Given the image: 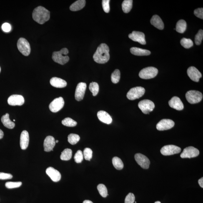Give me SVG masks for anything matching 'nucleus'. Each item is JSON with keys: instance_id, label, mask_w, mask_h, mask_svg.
<instances>
[{"instance_id": "11", "label": "nucleus", "mask_w": 203, "mask_h": 203, "mask_svg": "<svg viewBox=\"0 0 203 203\" xmlns=\"http://www.w3.org/2000/svg\"><path fill=\"white\" fill-rule=\"evenodd\" d=\"M199 154V151L198 149L193 146H189L184 149L183 151L180 156L182 159L184 158H194L197 157Z\"/></svg>"}, {"instance_id": "24", "label": "nucleus", "mask_w": 203, "mask_h": 203, "mask_svg": "<svg viewBox=\"0 0 203 203\" xmlns=\"http://www.w3.org/2000/svg\"><path fill=\"white\" fill-rule=\"evenodd\" d=\"M151 23L152 25L159 30L164 28V24L161 18L157 15L152 16L151 20Z\"/></svg>"}, {"instance_id": "23", "label": "nucleus", "mask_w": 203, "mask_h": 203, "mask_svg": "<svg viewBox=\"0 0 203 203\" xmlns=\"http://www.w3.org/2000/svg\"><path fill=\"white\" fill-rule=\"evenodd\" d=\"M50 82L52 86L56 88H64L67 85V83L64 80L57 77L52 78Z\"/></svg>"}, {"instance_id": "28", "label": "nucleus", "mask_w": 203, "mask_h": 203, "mask_svg": "<svg viewBox=\"0 0 203 203\" xmlns=\"http://www.w3.org/2000/svg\"><path fill=\"white\" fill-rule=\"evenodd\" d=\"M187 28V23L184 20L178 21L176 25V30L178 33H183Z\"/></svg>"}, {"instance_id": "17", "label": "nucleus", "mask_w": 203, "mask_h": 203, "mask_svg": "<svg viewBox=\"0 0 203 203\" xmlns=\"http://www.w3.org/2000/svg\"><path fill=\"white\" fill-rule=\"evenodd\" d=\"M24 97L20 95H12L8 99V104L11 106L22 105L24 104Z\"/></svg>"}, {"instance_id": "21", "label": "nucleus", "mask_w": 203, "mask_h": 203, "mask_svg": "<svg viewBox=\"0 0 203 203\" xmlns=\"http://www.w3.org/2000/svg\"><path fill=\"white\" fill-rule=\"evenodd\" d=\"M29 143V135L26 131H23L20 138V145L21 149L25 150L27 149Z\"/></svg>"}, {"instance_id": "44", "label": "nucleus", "mask_w": 203, "mask_h": 203, "mask_svg": "<svg viewBox=\"0 0 203 203\" xmlns=\"http://www.w3.org/2000/svg\"><path fill=\"white\" fill-rule=\"evenodd\" d=\"M194 14L197 17L203 19V8H197L194 11Z\"/></svg>"}, {"instance_id": "39", "label": "nucleus", "mask_w": 203, "mask_h": 203, "mask_svg": "<svg viewBox=\"0 0 203 203\" xmlns=\"http://www.w3.org/2000/svg\"><path fill=\"white\" fill-rule=\"evenodd\" d=\"M21 185H22V182H8L6 183L5 185L8 189H12L21 187Z\"/></svg>"}, {"instance_id": "48", "label": "nucleus", "mask_w": 203, "mask_h": 203, "mask_svg": "<svg viewBox=\"0 0 203 203\" xmlns=\"http://www.w3.org/2000/svg\"><path fill=\"white\" fill-rule=\"evenodd\" d=\"M4 132H3L2 130H1L0 129V139H2V138L4 137Z\"/></svg>"}, {"instance_id": "16", "label": "nucleus", "mask_w": 203, "mask_h": 203, "mask_svg": "<svg viewBox=\"0 0 203 203\" xmlns=\"http://www.w3.org/2000/svg\"><path fill=\"white\" fill-rule=\"evenodd\" d=\"M187 73L188 76L191 80L196 82H198L200 78L202 76V74L198 70L193 66L188 68Z\"/></svg>"}, {"instance_id": "15", "label": "nucleus", "mask_w": 203, "mask_h": 203, "mask_svg": "<svg viewBox=\"0 0 203 203\" xmlns=\"http://www.w3.org/2000/svg\"><path fill=\"white\" fill-rule=\"evenodd\" d=\"M129 39L132 41H136L143 45L146 44L145 35L144 33L141 32L134 31L131 34L129 35Z\"/></svg>"}, {"instance_id": "30", "label": "nucleus", "mask_w": 203, "mask_h": 203, "mask_svg": "<svg viewBox=\"0 0 203 203\" xmlns=\"http://www.w3.org/2000/svg\"><path fill=\"white\" fill-rule=\"evenodd\" d=\"M72 151L70 149H66L61 152L60 159L61 160L68 161L70 160L72 157Z\"/></svg>"}, {"instance_id": "7", "label": "nucleus", "mask_w": 203, "mask_h": 203, "mask_svg": "<svg viewBox=\"0 0 203 203\" xmlns=\"http://www.w3.org/2000/svg\"><path fill=\"white\" fill-rule=\"evenodd\" d=\"M18 50L24 56H28L30 54L31 47L28 41L24 38H21L17 43Z\"/></svg>"}, {"instance_id": "26", "label": "nucleus", "mask_w": 203, "mask_h": 203, "mask_svg": "<svg viewBox=\"0 0 203 203\" xmlns=\"http://www.w3.org/2000/svg\"><path fill=\"white\" fill-rule=\"evenodd\" d=\"M1 120L4 125L8 129H12L15 127L14 122L10 120L9 118V114L6 113L2 117Z\"/></svg>"}, {"instance_id": "36", "label": "nucleus", "mask_w": 203, "mask_h": 203, "mask_svg": "<svg viewBox=\"0 0 203 203\" xmlns=\"http://www.w3.org/2000/svg\"><path fill=\"white\" fill-rule=\"evenodd\" d=\"M180 43L183 47L186 48V49H189L192 47L193 45V43L190 39H186V38H183L181 40Z\"/></svg>"}, {"instance_id": "49", "label": "nucleus", "mask_w": 203, "mask_h": 203, "mask_svg": "<svg viewBox=\"0 0 203 203\" xmlns=\"http://www.w3.org/2000/svg\"><path fill=\"white\" fill-rule=\"evenodd\" d=\"M83 203H94L91 201L89 200H85L83 202Z\"/></svg>"}, {"instance_id": "12", "label": "nucleus", "mask_w": 203, "mask_h": 203, "mask_svg": "<svg viewBox=\"0 0 203 203\" xmlns=\"http://www.w3.org/2000/svg\"><path fill=\"white\" fill-rule=\"evenodd\" d=\"M174 125V122L172 120L163 119L159 121L156 125V129L159 131L170 129Z\"/></svg>"}, {"instance_id": "41", "label": "nucleus", "mask_w": 203, "mask_h": 203, "mask_svg": "<svg viewBox=\"0 0 203 203\" xmlns=\"http://www.w3.org/2000/svg\"><path fill=\"white\" fill-rule=\"evenodd\" d=\"M83 157L84 156L82 151L78 150L75 154L74 158L75 161L77 163H81L83 160Z\"/></svg>"}, {"instance_id": "53", "label": "nucleus", "mask_w": 203, "mask_h": 203, "mask_svg": "<svg viewBox=\"0 0 203 203\" xmlns=\"http://www.w3.org/2000/svg\"><path fill=\"white\" fill-rule=\"evenodd\" d=\"M14 121H15V120H14Z\"/></svg>"}, {"instance_id": "33", "label": "nucleus", "mask_w": 203, "mask_h": 203, "mask_svg": "<svg viewBox=\"0 0 203 203\" xmlns=\"http://www.w3.org/2000/svg\"><path fill=\"white\" fill-rule=\"evenodd\" d=\"M90 90L92 93L93 96H96L99 91V86L97 83L92 82L90 84L89 86Z\"/></svg>"}, {"instance_id": "37", "label": "nucleus", "mask_w": 203, "mask_h": 203, "mask_svg": "<svg viewBox=\"0 0 203 203\" xmlns=\"http://www.w3.org/2000/svg\"><path fill=\"white\" fill-rule=\"evenodd\" d=\"M97 189L100 194L102 197H106L108 195L107 188L104 184L98 185Z\"/></svg>"}, {"instance_id": "42", "label": "nucleus", "mask_w": 203, "mask_h": 203, "mask_svg": "<svg viewBox=\"0 0 203 203\" xmlns=\"http://www.w3.org/2000/svg\"><path fill=\"white\" fill-rule=\"evenodd\" d=\"M135 200V197L132 193H129L126 196L125 199V203H134Z\"/></svg>"}, {"instance_id": "29", "label": "nucleus", "mask_w": 203, "mask_h": 203, "mask_svg": "<svg viewBox=\"0 0 203 203\" xmlns=\"http://www.w3.org/2000/svg\"><path fill=\"white\" fill-rule=\"evenodd\" d=\"M132 0H124L122 4V9L124 13H128L130 11L132 7Z\"/></svg>"}, {"instance_id": "40", "label": "nucleus", "mask_w": 203, "mask_h": 203, "mask_svg": "<svg viewBox=\"0 0 203 203\" xmlns=\"http://www.w3.org/2000/svg\"><path fill=\"white\" fill-rule=\"evenodd\" d=\"M203 38V31L202 29L199 30L195 38V43L196 45H199L202 42Z\"/></svg>"}, {"instance_id": "35", "label": "nucleus", "mask_w": 203, "mask_h": 203, "mask_svg": "<svg viewBox=\"0 0 203 203\" xmlns=\"http://www.w3.org/2000/svg\"><path fill=\"white\" fill-rule=\"evenodd\" d=\"M121 78V73L119 70L116 69L111 74V80L113 83L117 84L119 82Z\"/></svg>"}, {"instance_id": "46", "label": "nucleus", "mask_w": 203, "mask_h": 203, "mask_svg": "<svg viewBox=\"0 0 203 203\" xmlns=\"http://www.w3.org/2000/svg\"><path fill=\"white\" fill-rule=\"evenodd\" d=\"M2 29L5 32L8 33L11 31V26L10 24L8 23H5L2 25Z\"/></svg>"}, {"instance_id": "1", "label": "nucleus", "mask_w": 203, "mask_h": 203, "mask_svg": "<svg viewBox=\"0 0 203 203\" xmlns=\"http://www.w3.org/2000/svg\"><path fill=\"white\" fill-rule=\"evenodd\" d=\"M109 46L102 43L98 46L93 56L94 61L99 64H104L109 61L110 58Z\"/></svg>"}, {"instance_id": "2", "label": "nucleus", "mask_w": 203, "mask_h": 203, "mask_svg": "<svg viewBox=\"0 0 203 203\" xmlns=\"http://www.w3.org/2000/svg\"><path fill=\"white\" fill-rule=\"evenodd\" d=\"M50 17V13L49 11L42 6H38L33 11V19L39 24H44L49 21Z\"/></svg>"}, {"instance_id": "8", "label": "nucleus", "mask_w": 203, "mask_h": 203, "mask_svg": "<svg viewBox=\"0 0 203 203\" xmlns=\"http://www.w3.org/2000/svg\"><path fill=\"white\" fill-rule=\"evenodd\" d=\"M138 106L144 114H149L155 108V104L152 101L145 99L141 101L138 104Z\"/></svg>"}, {"instance_id": "3", "label": "nucleus", "mask_w": 203, "mask_h": 203, "mask_svg": "<svg viewBox=\"0 0 203 203\" xmlns=\"http://www.w3.org/2000/svg\"><path fill=\"white\" fill-rule=\"evenodd\" d=\"M69 53L67 48H64L60 51L53 52L52 59L55 62L61 65H64L69 60V56H66Z\"/></svg>"}, {"instance_id": "19", "label": "nucleus", "mask_w": 203, "mask_h": 203, "mask_svg": "<svg viewBox=\"0 0 203 203\" xmlns=\"http://www.w3.org/2000/svg\"><path fill=\"white\" fill-rule=\"evenodd\" d=\"M46 173L52 180L54 182H57L61 179L60 173L52 167H49L46 170Z\"/></svg>"}, {"instance_id": "13", "label": "nucleus", "mask_w": 203, "mask_h": 203, "mask_svg": "<svg viewBox=\"0 0 203 203\" xmlns=\"http://www.w3.org/2000/svg\"><path fill=\"white\" fill-rule=\"evenodd\" d=\"M135 159L138 164L143 169H148L149 168L150 161L146 156L138 153L135 155Z\"/></svg>"}, {"instance_id": "18", "label": "nucleus", "mask_w": 203, "mask_h": 203, "mask_svg": "<svg viewBox=\"0 0 203 203\" xmlns=\"http://www.w3.org/2000/svg\"><path fill=\"white\" fill-rule=\"evenodd\" d=\"M170 107L177 110L181 111L184 109V104L180 98L177 96H174L169 101Z\"/></svg>"}, {"instance_id": "6", "label": "nucleus", "mask_w": 203, "mask_h": 203, "mask_svg": "<svg viewBox=\"0 0 203 203\" xmlns=\"http://www.w3.org/2000/svg\"><path fill=\"white\" fill-rule=\"evenodd\" d=\"M145 92V90L144 87L141 86L132 88L128 92L127 94V98L130 100H134L136 99L142 97Z\"/></svg>"}, {"instance_id": "52", "label": "nucleus", "mask_w": 203, "mask_h": 203, "mask_svg": "<svg viewBox=\"0 0 203 203\" xmlns=\"http://www.w3.org/2000/svg\"><path fill=\"white\" fill-rule=\"evenodd\" d=\"M1 67H0V72H1Z\"/></svg>"}, {"instance_id": "4", "label": "nucleus", "mask_w": 203, "mask_h": 203, "mask_svg": "<svg viewBox=\"0 0 203 203\" xmlns=\"http://www.w3.org/2000/svg\"><path fill=\"white\" fill-rule=\"evenodd\" d=\"M158 72L159 71L156 68L152 67H149L141 70L139 73V76L141 79H152L157 75Z\"/></svg>"}, {"instance_id": "51", "label": "nucleus", "mask_w": 203, "mask_h": 203, "mask_svg": "<svg viewBox=\"0 0 203 203\" xmlns=\"http://www.w3.org/2000/svg\"><path fill=\"white\" fill-rule=\"evenodd\" d=\"M56 143H58V142H59V140H56Z\"/></svg>"}, {"instance_id": "50", "label": "nucleus", "mask_w": 203, "mask_h": 203, "mask_svg": "<svg viewBox=\"0 0 203 203\" xmlns=\"http://www.w3.org/2000/svg\"><path fill=\"white\" fill-rule=\"evenodd\" d=\"M154 203H161L160 202H159V201H156V202H155Z\"/></svg>"}, {"instance_id": "43", "label": "nucleus", "mask_w": 203, "mask_h": 203, "mask_svg": "<svg viewBox=\"0 0 203 203\" xmlns=\"http://www.w3.org/2000/svg\"><path fill=\"white\" fill-rule=\"evenodd\" d=\"M109 0H103L102 5L103 10L106 13H109L110 10Z\"/></svg>"}, {"instance_id": "32", "label": "nucleus", "mask_w": 203, "mask_h": 203, "mask_svg": "<svg viewBox=\"0 0 203 203\" xmlns=\"http://www.w3.org/2000/svg\"><path fill=\"white\" fill-rule=\"evenodd\" d=\"M80 139L79 136L77 134H71L68 136V141L71 144H75Z\"/></svg>"}, {"instance_id": "20", "label": "nucleus", "mask_w": 203, "mask_h": 203, "mask_svg": "<svg viewBox=\"0 0 203 203\" xmlns=\"http://www.w3.org/2000/svg\"><path fill=\"white\" fill-rule=\"evenodd\" d=\"M56 144V140L54 137L51 136H47L45 139L43 144L44 151L49 152L53 151Z\"/></svg>"}, {"instance_id": "47", "label": "nucleus", "mask_w": 203, "mask_h": 203, "mask_svg": "<svg viewBox=\"0 0 203 203\" xmlns=\"http://www.w3.org/2000/svg\"><path fill=\"white\" fill-rule=\"evenodd\" d=\"M198 183L200 186L202 188H203V178H201L198 180Z\"/></svg>"}, {"instance_id": "5", "label": "nucleus", "mask_w": 203, "mask_h": 203, "mask_svg": "<svg viewBox=\"0 0 203 203\" xmlns=\"http://www.w3.org/2000/svg\"><path fill=\"white\" fill-rule=\"evenodd\" d=\"M186 99L191 104L200 102L203 98V95L200 91L196 90L188 91L186 94Z\"/></svg>"}, {"instance_id": "14", "label": "nucleus", "mask_w": 203, "mask_h": 203, "mask_svg": "<svg viewBox=\"0 0 203 203\" xmlns=\"http://www.w3.org/2000/svg\"><path fill=\"white\" fill-rule=\"evenodd\" d=\"M86 88V83L80 82L76 86L75 98L76 101H78L82 100L84 98Z\"/></svg>"}, {"instance_id": "45", "label": "nucleus", "mask_w": 203, "mask_h": 203, "mask_svg": "<svg viewBox=\"0 0 203 203\" xmlns=\"http://www.w3.org/2000/svg\"><path fill=\"white\" fill-rule=\"evenodd\" d=\"M13 175L9 174L4 172H0V179L6 180L12 178Z\"/></svg>"}, {"instance_id": "34", "label": "nucleus", "mask_w": 203, "mask_h": 203, "mask_svg": "<svg viewBox=\"0 0 203 203\" xmlns=\"http://www.w3.org/2000/svg\"><path fill=\"white\" fill-rule=\"evenodd\" d=\"M63 125L68 127H74L77 125V123L71 118H66L62 121Z\"/></svg>"}, {"instance_id": "38", "label": "nucleus", "mask_w": 203, "mask_h": 203, "mask_svg": "<svg viewBox=\"0 0 203 203\" xmlns=\"http://www.w3.org/2000/svg\"><path fill=\"white\" fill-rule=\"evenodd\" d=\"M83 154L86 160L90 161L92 158L93 151L89 148H86L84 149Z\"/></svg>"}, {"instance_id": "31", "label": "nucleus", "mask_w": 203, "mask_h": 203, "mask_svg": "<svg viewBox=\"0 0 203 203\" xmlns=\"http://www.w3.org/2000/svg\"><path fill=\"white\" fill-rule=\"evenodd\" d=\"M112 163L114 167L118 170H121L124 168V163L120 158L114 157L112 159Z\"/></svg>"}, {"instance_id": "10", "label": "nucleus", "mask_w": 203, "mask_h": 203, "mask_svg": "<svg viewBox=\"0 0 203 203\" xmlns=\"http://www.w3.org/2000/svg\"><path fill=\"white\" fill-rule=\"evenodd\" d=\"M64 101L62 97L56 98L50 104V110L53 113H56L62 109L64 106Z\"/></svg>"}, {"instance_id": "25", "label": "nucleus", "mask_w": 203, "mask_h": 203, "mask_svg": "<svg viewBox=\"0 0 203 203\" xmlns=\"http://www.w3.org/2000/svg\"><path fill=\"white\" fill-rule=\"evenodd\" d=\"M130 52L131 54L136 56H147L151 54V52L147 50L136 47L131 48Z\"/></svg>"}, {"instance_id": "22", "label": "nucleus", "mask_w": 203, "mask_h": 203, "mask_svg": "<svg viewBox=\"0 0 203 203\" xmlns=\"http://www.w3.org/2000/svg\"><path fill=\"white\" fill-rule=\"evenodd\" d=\"M97 116L99 120L105 124H109L112 122V118L110 115L105 111H99L98 113Z\"/></svg>"}, {"instance_id": "27", "label": "nucleus", "mask_w": 203, "mask_h": 203, "mask_svg": "<svg viewBox=\"0 0 203 203\" xmlns=\"http://www.w3.org/2000/svg\"><path fill=\"white\" fill-rule=\"evenodd\" d=\"M86 1L85 0H79L73 3L70 7V9L73 11H76L82 9L85 6Z\"/></svg>"}, {"instance_id": "9", "label": "nucleus", "mask_w": 203, "mask_h": 203, "mask_svg": "<svg viewBox=\"0 0 203 203\" xmlns=\"http://www.w3.org/2000/svg\"><path fill=\"white\" fill-rule=\"evenodd\" d=\"M181 148L174 145L165 146L161 149V154L164 156H169L179 154L181 152Z\"/></svg>"}]
</instances>
